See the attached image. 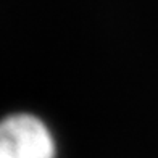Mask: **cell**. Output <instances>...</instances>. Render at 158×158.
<instances>
[{
	"instance_id": "1",
	"label": "cell",
	"mask_w": 158,
	"mask_h": 158,
	"mask_svg": "<svg viewBox=\"0 0 158 158\" xmlns=\"http://www.w3.org/2000/svg\"><path fill=\"white\" fill-rule=\"evenodd\" d=\"M0 158H55L52 134L31 114L5 118L0 121Z\"/></svg>"
}]
</instances>
